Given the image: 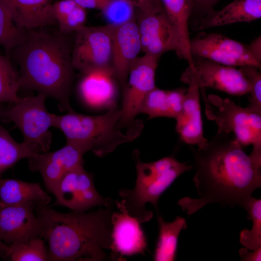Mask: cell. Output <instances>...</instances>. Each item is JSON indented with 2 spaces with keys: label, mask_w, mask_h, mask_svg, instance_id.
<instances>
[{
  "label": "cell",
  "mask_w": 261,
  "mask_h": 261,
  "mask_svg": "<svg viewBox=\"0 0 261 261\" xmlns=\"http://www.w3.org/2000/svg\"><path fill=\"white\" fill-rule=\"evenodd\" d=\"M229 135L218 131L203 147L190 146L195 170L193 181L200 197L179 200L177 204L187 214L213 203L245 209L253 192L261 187V161L246 155Z\"/></svg>",
  "instance_id": "1"
},
{
  "label": "cell",
  "mask_w": 261,
  "mask_h": 261,
  "mask_svg": "<svg viewBox=\"0 0 261 261\" xmlns=\"http://www.w3.org/2000/svg\"><path fill=\"white\" fill-rule=\"evenodd\" d=\"M115 204L94 211L61 213L48 205H35L48 243L49 261H103L112 242Z\"/></svg>",
  "instance_id": "2"
},
{
  "label": "cell",
  "mask_w": 261,
  "mask_h": 261,
  "mask_svg": "<svg viewBox=\"0 0 261 261\" xmlns=\"http://www.w3.org/2000/svg\"><path fill=\"white\" fill-rule=\"evenodd\" d=\"M68 34L26 30L23 42L9 55L19 66L20 88L36 90L55 99L61 111L71 107L74 78L72 42Z\"/></svg>",
  "instance_id": "3"
},
{
  "label": "cell",
  "mask_w": 261,
  "mask_h": 261,
  "mask_svg": "<svg viewBox=\"0 0 261 261\" xmlns=\"http://www.w3.org/2000/svg\"><path fill=\"white\" fill-rule=\"evenodd\" d=\"M63 115L53 114V127L62 131L67 143L80 146L99 157L107 155L138 135L133 132H123L119 125L121 111L116 107L96 116L78 113L71 107Z\"/></svg>",
  "instance_id": "4"
},
{
  "label": "cell",
  "mask_w": 261,
  "mask_h": 261,
  "mask_svg": "<svg viewBox=\"0 0 261 261\" xmlns=\"http://www.w3.org/2000/svg\"><path fill=\"white\" fill-rule=\"evenodd\" d=\"M207 118L216 122L218 131L234 134L243 147L252 145L249 154L261 160V115L248 107L239 106L230 98L222 99L210 94L206 96L204 89H200Z\"/></svg>",
  "instance_id": "5"
},
{
  "label": "cell",
  "mask_w": 261,
  "mask_h": 261,
  "mask_svg": "<svg viewBox=\"0 0 261 261\" xmlns=\"http://www.w3.org/2000/svg\"><path fill=\"white\" fill-rule=\"evenodd\" d=\"M47 97L38 93L36 96L20 97L19 101L6 108L2 121L12 122L19 129L24 142L37 148L41 153L48 151L52 143L53 114L46 107Z\"/></svg>",
  "instance_id": "6"
},
{
  "label": "cell",
  "mask_w": 261,
  "mask_h": 261,
  "mask_svg": "<svg viewBox=\"0 0 261 261\" xmlns=\"http://www.w3.org/2000/svg\"><path fill=\"white\" fill-rule=\"evenodd\" d=\"M114 27L109 24L101 26L85 25L74 32L71 56L74 69L83 74L101 71L113 76L111 59Z\"/></svg>",
  "instance_id": "7"
},
{
  "label": "cell",
  "mask_w": 261,
  "mask_h": 261,
  "mask_svg": "<svg viewBox=\"0 0 261 261\" xmlns=\"http://www.w3.org/2000/svg\"><path fill=\"white\" fill-rule=\"evenodd\" d=\"M159 58L144 54L132 63L122 90L121 116L119 121L122 129L137 130L142 127L141 123L135 119L140 114L144 98L156 87L155 74Z\"/></svg>",
  "instance_id": "8"
},
{
  "label": "cell",
  "mask_w": 261,
  "mask_h": 261,
  "mask_svg": "<svg viewBox=\"0 0 261 261\" xmlns=\"http://www.w3.org/2000/svg\"><path fill=\"white\" fill-rule=\"evenodd\" d=\"M81 164L65 174L54 194V205L66 207L75 212H85L96 206L115 204L111 198H104L96 189L93 174Z\"/></svg>",
  "instance_id": "9"
},
{
  "label": "cell",
  "mask_w": 261,
  "mask_h": 261,
  "mask_svg": "<svg viewBox=\"0 0 261 261\" xmlns=\"http://www.w3.org/2000/svg\"><path fill=\"white\" fill-rule=\"evenodd\" d=\"M192 57H199L230 66H250L261 69V63L252 55L248 45L218 33L190 39Z\"/></svg>",
  "instance_id": "10"
},
{
  "label": "cell",
  "mask_w": 261,
  "mask_h": 261,
  "mask_svg": "<svg viewBox=\"0 0 261 261\" xmlns=\"http://www.w3.org/2000/svg\"><path fill=\"white\" fill-rule=\"evenodd\" d=\"M192 169V165L179 162L157 180L132 189L122 188L119 195L128 213L140 223L148 221L153 218V212L146 209L147 203H151L157 209L159 199L161 194L181 174Z\"/></svg>",
  "instance_id": "11"
},
{
  "label": "cell",
  "mask_w": 261,
  "mask_h": 261,
  "mask_svg": "<svg viewBox=\"0 0 261 261\" xmlns=\"http://www.w3.org/2000/svg\"><path fill=\"white\" fill-rule=\"evenodd\" d=\"M180 80L188 85L182 108L175 119V130L185 143L203 147L208 140L203 136L200 102V87L193 66H188Z\"/></svg>",
  "instance_id": "12"
},
{
  "label": "cell",
  "mask_w": 261,
  "mask_h": 261,
  "mask_svg": "<svg viewBox=\"0 0 261 261\" xmlns=\"http://www.w3.org/2000/svg\"><path fill=\"white\" fill-rule=\"evenodd\" d=\"M87 152L80 146L66 143L58 150L29 157V167L40 174L46 188L54 195L63 175L78 165L84 164L83 157Z\"/></svg>",
  "instance_id": "13"
},
{
  "label": "cell",
  "mask_w": 261,
  "mask_h": 261,
  "mask_svg": "<svg viewBox=\"0 0 261 261\" xmlns=\"http://www.w3.org/2000/svg\"><path fill=\"white\" fill-rule=\"evenodd\" d=\"M31 202L0 205V241L9 245L43 236L42 222Z\"/></svg>",
  "instance_id": "14"
},
{
  "label": "cell",
  "mask_w": 261,
  "mask_h": 261,
  "mask_svg": "<svg viewBox=\"0 0 261 261\" xmlns=\"http://www.w3.org/2000/svg\"><path fill=\"white\" fill-rule=\"evenodd\" d=\"M115 203L116 210L112 215L110 259L123 261L125 256L145 254L147 243L141 223L128 213L122 200Z\"/></svg>",
  "instance_id": "15"
},
{
  "label": "cell",
  "mask_w": 261,
  "mask_h": 261,
  "mask_svg": "<svg viewBox=\"0 0 261 261\" xmlns=\"http://www.w3.org/2000/svg\"><path fill=\"white\" fill-rule=\"evenodd\" d=\"M136 18L145 54L160 58L169 51L178 54V39L164 11L152 14L137 11Z\"/></svg>",
  "instance_id": "16"
},
{
  "label": "cell",
  "mask_w": 261,
  "mask_h": 261,
  "mask_svg": "<svg viewBox=\"0 0 261 261\" xmlns=\"http://www.w3.org/2000/svg\"><path fill=\"white\" fill-rule=\"evenodd\" d=\"M142 51L135 15L126 22L115 26L112 34L111 68L113 76L122 90L126 86L130 68Z\"/></svg>",
  "instance_id": "17"
},
{
  "label": "cell",
  "mask_w": 261,
  "mask_h": 261,
  "mask_svg": "<svg viewBox=\"0 0 261 261\" xmlns=\"http://www.w3.org/2000/svg\"><path fill=\"white\" fill-rule=\"evenodd\" d=\"M192 58L200 88L210 87L236 96L249 93L248 81L239 69L199 57Z\"/></svg>",
  "instance_id": "18"
},
{
  "label": "cell",
  "mask_w": 261,
  "mask_h": 261,
  "mask_svg": "<svg viewBox=\"0 0 261 261\" xmlns=\"http://www.w3.org/2000/svg\"><path fill=\"white\" fill-rule=\"evenodd\" d=\"M20 29L30 30L51 25L52 0H0Z\"/></svg>",
  "instance_id": "19"
},
{
  "label": "cell",
  "mask_w": 261,
  "mask_h": 261,
  "mask_svg": "<svg viewBox=\"0 0 261 261\" xmlns=\"http://www.w3.org/2000/svg\"><path fill=\"white\" fill-rule=\"evenodd\" d=\"M261 17V0H233L218 11L203 18L199 29L240 22H250Z\"/></svg>",
  "instance_id": "20"
},
{
  "label": "cell",
  "mask_w": 261,
  "mask_h": 261,
  "mask_svg": "<svg viewBox=\"0 0 261 261\" xmlns=\"http://www.w3.org/2000/svg\"><path fill=\"white\" fill-rule=\"evenodd\" d=\"M163 10L176 33L179 51L177 54L186 59L188 65L193 63L190 50L188 20L193 9L192 0H160Z\"/></svg>",
  "instance_id": "21"
},
{
  "label": "cell",
  "mask_w": 261,
  "mask_h": 261,
  "mask_svg": "<svg viewBox=\"0 0 261 261\" xmlns=\"http://www.w3.org/2000/svg\"><path fill=\"white\" fill-rule=\"evenodd\" d=\"M51 197L38 183L0 177V205L31 202L36 205H48Z\"/></svg>",
  "instance_id": "22"
},
{
  "label": "cell",
  "mask_w": 261,
  "mask_h": 261,
  "mask_svg": "<svg viewBox=\"0 0 261 261\" xmlns=\"http://www.w3.org/2000/svg\"><path fill=\"white\" fill-rule=\"evenodd\" d=\"M158 222L159 234L153 259L155 261H174L178 237L181 231L187 227L186 221L184 218L178 216L172 222H166L158 215Z\"/></svg>",
  "instance_id": "23"
},
{
  "label": "cell",
  "mask_w": 261,
  "mask_h": 261,
  "mask_svg": "<svg viewBox=\"0 0 261 261\" xmlns=\"http://www.w3.org/2000/svg\"><path fill=\"white\" fill-rule=\"evenodd\" d=\"M0 258L10 261H49L47 247L41 237L9 245L2 242Z\"/></svg>",
  "instance_id": "24"
},
{
  "label": "cell",
  "mask_w": 261,
  "mask_h": 261,
  "mask_svg": "<svg viewBox=\"0 0 261 261\" xmlns=\"http://www.w3.org/2000/svg\"><path fill=\"white\" fill-rule=\"evenodd\" d=\"M39 153L34 146L24 141L17 142L0 123V177L20 160Z\"/></svg>",
  "instance_id": "25"
},
{
  "label": "cell",
  "mask_w": 261,
  "mask_h": 261,
  "mask_svg": "<svg viewBox=\"0 0 261 261\" xmlns=\"http://www.w3.org/2000/svg\"><path fill=\"white\" fill-rule=\"evenodd\" d=\"M113 78L111 73L105 72L84 73L78 87L80 95L87 102L110 98L114 92Z\"/></svg>",
  "instance_id": "26"
},
{
  "label": "cell",
  "mask_w": 261,
  "mask_h": 261,
  "mask_svg": "<svg viewBox=\"0 0 261 261\" xmlns=\"http://www.w3.org/2000/svg\"><path fill=\"white\" fill-rule=\"evenodd\" d=\"M137 177L135 186H141L153 182L178 163L175 158L166 157L151 162H143L139 157L138 151H134Z\"/></svg>",
  "instance_id": "27"
},
{
  "label": "cell",
  "mask_w": 261,
  "mask_h": 261,
  "mask_svg": "<svg viewBox=\"0 0 261 261\" xmlns=\"http://www.w3.org/2000/svg\"><path fill=\"white\" fill-rule=\"evenodd\" d=\"M20 88L19 72L14 68L9 57L0 53V104L18 102L20 99L18 95Z\"/></svg>",
  "instance_id": "28"
},
{
  "label": "cell",
  "mask_w": 261,
  "mask_h": 261,
  "mask_svg": "<svg viewBox=\"0 0 261 261\" xmlns=\"http://www.w3.org/2000/svg\"><path fill=\"white\" fill-rule=\"evenodd\" d=\"M252 220L251 230L244 229L240 233L239 241L247 249L254 250L261 246V200L252 197L245 208Z\"/></svg>",
  "instance_id": "29"
},
{
  "label": "cell",
  "mask_w": 261,
  "mask_h": 261,
  "mask_svg": "<svg viewBox=\"0 0 261 261\" xmlns=\"http://www.w3.org/2000/svg\"><path fill=\"white\" fill-rule=\"evenodd\" d=\"M26 30L19 28L10 14L0 2V46L5 50L7 56L24 41Z\"/></svg>",
  "instance_id": "30"
},
{
  "label": "cell",
  "mask_w": 261,
  "mask_h": 261,
  "mask_svg": "<svg viewBox=\"0 0 261 261\" xmlns=\"http://www.w3.org/2000/svg\"><path fill=\"white\" fill-rule=\"evenodd\" d=\"M140 113L146 114L149 119L157 117L173 118L168 90L156 87L150 91L143 100Z\"/></svg>",
  "instance_id": "31"
},
{
  "label": "cell",
  "mask_w": 261,
  "mask_h": 261,
  "mask_svg": "<svg viewBox=\"0 0 261 261\" xmlns=\"http://www.w3.org/2000/svg\"><path fill=\"white\" fill-rule=\"evenodd\" d=\"M239 69L244 75L249 84V102L247 107L261 115V72L258 68L250 66H241Z\"/></svg>",
  "instance_id": "32"
},
{
  "label": "cell",
  "mask_w": 261,
  "mask_h": 261,
  "mask_svg": "<svg viewBox=\"0 0 261 261\" xmlns=\"http://www.w3.org/2000/svg\"><path fill=\"white\" fill-rule=\"evenodd\" d=\"M134 7L123 0H111L102 12L109 24L117 26L135 15Z\"/></svg>",
  "instance_id": "33"
},
{
  "label": "cell",
  "mask_w": 261,
  "mask_h": 261,
  "mask_svg": "<svg viewBox=\"0 0 261 261\" xmlns=\"http://www.w3.org/2000/svg\"><path fill=\"white\" fill-rule=\"evenodd\" d=\"M86 19V9L77 5L68 14L58 23L59 32L63 34L74 32L85 26Z\"/></svg>",
  "instance_id": "34"
},
{
  "label": "cell",
  "mask_w": 261,
  "mask_h": 261,
  "mask_svg": "<svg viewBox=\"0 0 261 261\" xmlns=\"http://www.w3.org/2000/svg\"><path fill=\"white\" fill-rule=\"evenodd\" d=\"M131 4L137 11L152 14L164 11L160 0H123Z\"/></svg>",
  "instance_id": "35"
},
{
  "label": "cell",
  "mask_w": 261,
  "mask_h": 261,
  "mask_svg": "<svg viewBox=\"0 0 261 261\" xmlns=\"http://www.w3.org/2000/svg\"><path fill=\"white\" fill-rule=\"evenodd\" d=\"M77 5L73 0H60L52 5V14L58 23L68 14Z\"/></svg>",
  "instance_id": "36"
},
{
  "label": "cell",
  "mask_w": 261,
  "mask_h": 261,
  "mask_svg": "<svg viewBox=\"0 0 261 261\" xmlns=\"http://www.w3.org/2000/svg\"><path fill=\"white\" fill-rule=\"evenodd\" d=\"M187 88H177L168 90V96L173 118L176 119L180 114Z\"/></svg>",
  "instance_id": "37"
},
{
  "label": "cell",
  "mask_w": 261,
  "mask_h": 261,
  "mask_svg": "<svg viewBox=\"0 0 261 261\" xmlns=\"http://www.w3.org/2000/svg\"><path fill=\"white\" fill-rule=\"evenodd\" d=\"M78 5L86 9L104 10L111 0H73Z\"/></svg>",
  "instance_id": "38"
},
{
  "label": "cell",
  "mask_w": 261,
  "mask_h": 261,
  "mask_svg": "<svg viewBox=\"0 0 261 261\" xmlns=\"http://www.w3.org/2000/svg\"><path fill=\"white\" fill-rule=\"evenodd\" d=\"M241 261H261V246L256 250H251L244 247L239 250Z\"/></svg>",
  "instance_id": "39"
},
{
  "label": "cell",
  "mask_w": 261,
  "mask_h": 261,
  "mask_svg": "<svg viewBox=\"0 0 261 261\" xmlns=\"http://www.w3.org/2000/svg\"><path fill=\"white\" fill-rule=\"evenodd\" d=\"M219 0H192L193 8H198L210 13L213 10L215 5Z\"/></svg>",
  "instance_id": "40"
},
{
  "label": "cell",
  "mask_w": 261,
  "mask_h": 261,
  "mask_svg": "<svg viewBox=\"0 0 261 261\" xmlns=\"http://www.w3.org/2000/svg\"><path fill=\"white\" fill-rule=\"evenodd\" d=\"M249 50L254 57L259 62L261 63V40L259 36L248 45Z\"/></svg>",
  "instance_id": "41"
},
{
  "label": "cell",
  "mask_w": 261,
  "mask_h": 261,
  "mask_svg": "<svg viewBox=\"0 0 261 261\" xmlns=\"http://www.w3.org/2000/svg\"><path fill=\"white\" fill-rule=\"evenodd\" d=\"M2 117L0 116V120H2Z\"/></svg>",
  "instance_id": "42"
},
{
  "label": "cell",
  "mask_w": 261,
  "mask_h": 261,
  "mask_svg": "<svg viewBox=\"0 0 261 261\" xmlns=\"http://www.w3.org/2000/svg\"><path fill=\"white\" fill-rule=\"evenodd\" d=\"M1 241H0V242Z\"/></svg>",
  "instance_id": "43"
}]
</instances>
